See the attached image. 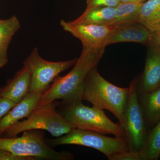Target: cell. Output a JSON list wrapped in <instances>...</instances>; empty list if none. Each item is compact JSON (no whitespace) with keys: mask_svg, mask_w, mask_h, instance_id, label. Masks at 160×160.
<instances>
[{"mask_svg":"<svg viewBox=\"0 0 160 160\" xmlns=\"http://www.w3.org/2000/svg\"><path fill=\"white\" fill-rule=\"evenodd\" d=\"M104 52V48L94 49L83 46L80 57L71 71L64 76L59 75L56 78L49 89L43 92L38 106L59 99L64 102L82 100L85 78L92 68L97 66Z\"/></svg>","mask_w":160,"mask_h":160,"instance_id":"obj_1","label":"cell"},{"mask_svg":"<svg viewBox=\"0 0 160 160\" xmlns=\"http://www.w3.org/2000/svg\"><path fill=\"white\" fill-rule=\"evenodd\" d=\"M129 92V87H118L105 79L100 74L97 66H96L89 71L85 78L82 99V101H88L98 109L110 112L124 129Z\"/></svg>","mask_w":160,"mask_h":160,"instance_id":"obj_2","label":"cell"},{"mask_svg":"<svg viewBox=\"0 0 160 160\" xmlns=\"http://www.w3.org/2000/svg\"><path fill=\"white\" fill-rule=\"evenodd\" d=\"M59 112L75 129L112 134L117 137L126 138L124 128L120 124L113 122L104 110L93 106H86L81 100L58 102Z\"/></svg>","mask_w":160,"mask_h":160,"instance_id":"obj_3","label":"cell"},{"mask_svg":"<svg viewBox=\"0 0 160 160\" xmlns=\"http://www.w3.org/2000/svg\"><path fill=\"white\" fill-rule=\"evenodd\" d=\"M42 130L23 132L22 136L0 137V149L12 154L32 157L37 159L72 160L74 154L66 151H57L46 143Z\"/></svg>","mask_w":160,"mask_h":160,"instance_id":"obj_4","label":"cell"},{"mask_svg":"<svg viewBox=\"0 0 160 160\" xmlns=\"http://www.w3.org/2000/svg\"><path fill=\"white\" fill-rule=\"evenodd\" d=\"M56 101L37 106L26 119L18 122L5 131L2 137H17L23 132L32 129L46 130L54 137L67 134L74 129L57 109Z\"/></svg>","mask_w":160,"mask_h":160,"instance_id":"obj_5","label":"cell"},{"mask_svg":"<svg viewBox=\"0 0 160 160\" xmlns=\"http://www.w3.org/2000/svg\"><path fill=\"white\" fill-rule=\"evenodd\" d=\"M45 140L51 147L74 145L93 148L105 155L109 160L118 153L129 150L126 138H110L97 132L75 128L56 138L49 139L45 138Z\"/></svg>","mask_w":160,"mask_h":160,"instance_id":"obj_6","label":"cell"},{"mask_svg":"<svg viewBox=\"0 0 160 160\" xmlns=\"http://www.w3.org/2000/svg\"><path fill=\"white\" fill-rule=\"evenodd\" d=\"M78 58L62 62H50L41 57L35 47L23 62L29 68L31 75L29 92H44L62 72L73 66Z\"/></svg>","mask_w":160,"mask_h":160,"instance_id":"obj_7","label":"cell"},{"mask_svg":"<svg viewBox=\"0 0 160 160\" xmlns=\"http://www.w3.org/2000/svg\"><path fill=\"white\" fill-rule=\"evenodd\" d=\"M129 97L126 113L124 130L129 151L141 155L148 132L145 117L138 99V93L132 81L129 86Z\"/></svg>","mask_w":160,"mask_h":160,"instance_id":"obj_8","label":"cell"},{"mask_svg":"<svg viewBox=\"0 0 160 160\" xmlns=\"http://www.w3.org/2000/svg\"><path fill=\"white\" fill-rule=\"evenodd\" d=\"M60 25L65 31L82 42L83 46L94 49H105L113 26L93 24H76L61 20Z\"/></svg>","mask_w":160,"mask_h":160,"instance_id":"obj_9","label":"cell"},{"mask_svg":"<svg viewBox=\"0 0 160 160\" xmlns=\"http://www.w3.org/2000/svg\"><path fill=\"white\" fill-rule=\"evenodd\" d=\"M146 46L144 70L132 81L138 93L150 92L160 86V48L152 41Z\"/></svg>","mask_w":160,"mask_h":160,"instance_id":"obj_10","label":"cell"},{"mask_svg":"<svg viewBox=\"0 0 160 160\" xmlns=\"http://www.w3.org/2000/svg\"><path fill=\"white\" fill-rule=\"evenodd\" d=\"M43 92H29L0 120V137L9 127L28 117L38 106Z\"/></svg>","mask_w":160,"mask_h":160,"instance_id":"obj_11","label":"cell"},{"mask_svg":"<svg viewBox=\"0 0 160 160\" xmlns=\"http://www.w3.org/2000/svg\"><path fill=\"white\" fill-rule=\"evenodd\" d=\"M151 41V32L142 24L137 22L114 27L106 45L131 42L146 46Z\"/></svg>","mask_w":160,"mask_h":160,"instance_id":"obj_12","label":"cell"},{"mask_svg":"<svg viewBox=\"0 0 160 160\" xmlns=\"http://www.w3.org/2000/svg\"><path fill=\"white\" fill-rule=\"evenodd\" d=\"M30 85V71L27 66L23 65L12 78L8 80L5 86L0 87V96L18 104L29 93Z\"/></svg>","mask_w":160,"mask_h":160,"instance_id":"obj_13","label":"cell"},{"mask_svg":"<svg viewBox=\"0 0 160 160\" xmlns=\"http://www.w3.org/2000/svg\"><path fill=\"white\" fill-rule=\"evenodd\" d=\"M137 93L147 127H153L160 121V86L150 92Z\"/></svg>","mask_w":160,"mask_h":160,"instance_id":"obj_14","label":"cell"},{"mask_svg":"<svg viewBox=\"0 0 160 160\" xmlns=\"http://www.w3.org/2000/svg\"><path fill=\"white\" fill-rule=\"evenodd\" d=\"M21 27L15 15L6 19H0V69L8 63V47L12 38Z\"/></svg>","mask_w":160,"mask_h":160,"instance_id":"obj_15","label":"cell"},{"mask_svg":"<svg viewBox=\"0 0 160 160\" xmlns=\"http://www.w3.org/2000/svg\"><path fill=\"white\" fill-rule=\"evenodd\" d=\"M114 17V7L100 6L86 8L79 17L70 22L76 24H93L110 26Z\"/></svg>","mask_w":160,"mask_h":160,"instance_id":"obj_16","label":"cell"},{"mask_svg":"<svg viewBox=\"0 0 160 160\" xmlns=\"http://www.w3.org/2000/svg\"><path fill=\"white\" fill-rule=\"evenodd\" d=\"M144 2L120 3L115 7V17L110 26H120L138 22L141 6Z\"/></svg>","mask_w":160,"mask_h":160,"instance_id":"obj_17","label":"cell"},{"mask_svg":"<svg viewBox=\"0 0 160 160\" xmlns=\"http://www.w3.org/2000/svg\"><path fill=\"white\" fill-rule=\"evenodd\" d=\"M138 23L151 32L160 29V0H148L143 3Z\"/></svg>","mask_w":160,"mask_h":160,"instance_id":"obj_18","label":"cell"},{"mask_svg":"<svg viewBox=\"0 0 160 160\" xmlns=\"http://www.w3.org/2000/svg\"><path fill=\"white\" fill-rule=\"evenodd\" d=\"M160 155V121L148 132L141 158L142 160H156Z\"/></svg>","mask_w":160,"mask_h":160,"instance_id":"obj_19","label":"cell"},{"mask_svg":"<svg viewBox=\"0 0 160 160\" xmlns=\"http://www.w3.org/2000/svg\"><path fill=\"white\" fill-rule=\"evenodd\" d=\"M120 2L119 0H86L87 8L104 6V7H115Z\"/></svg>","mask_w":160,"mask_h":160,"instance_id":"obj_20","label":"cell"},{"mask_svg":"<svg viewBox=\"0 0 160 160\" xmlns=\"http://www.w3.org/2000/svg\"><path fill=\"white\" fill-rule=\"evenodd\" d=\"M16 104L9 99L0 96V120Z\"/></svg>","mask_w":160,"mask_h":160,"instance_id":"obj_21","label":"cell"},{"mask_svg":"<svg viewBox=\"0 0 160 160\" xmlns=\"http://www.w3.org/2000/svg\"><path fill=\"white\" fill-rule=\"evenodd\" d=\"M111 160H142L141 155L129 151L124 152L117 154Z\"/></svg>","mask_w":160,"mask_h":160,"instance_id":"obj_22","label":"cell"},{"mask_svg":"<svg viewBox=\"0 0 160 160\" xmlns=\"http://www.w3.org/2000/svg\"><path fill=\"white\" fill-rule=\"evenodd\" d=\"M152 41L160 48V29L151 32Z\"/></svg>","mask_w":160,"mask_h":160,"instance_id":"obj_23","label":"cell"},{"mask_svg":"<svg viewBox=\"0 0 160 160\" xmlns=\"http://www.w3.org/2000/svg\"><path fill=\"white\" fill-rule=\"evenodd\" d=\"M10 152L0 149V160H8Z\"/></svg>","mask_w":160,"mask_h":160,"instance_id":"obj_24","label":"cell"},{"mask_svg":"<svg viewBox=\"0 0 160 160\" xmlns=\"http://www.w3.org/2000/svg\"><path fill=\"white\" fill-rule=\"evenodd\" d=\"M121 3L136 2H145L146 0H119Z\"/></svg>","mask_w":160,"mask_h":160,"instance_id":"obj_25","label":"cell"},{"mask_svg":"<svg viewBox=\"0 0 160 160\" xmlns=\"http://www.w3.org/2000/svg\"><path fill=\"white\" fill-rule=\"evenodd\" d=\"M159 158H160V155Z\"/></svg>","mask_w":160,"mask_h":160,"instance_id":"obj_26","label":"cell"}]
</instances>
